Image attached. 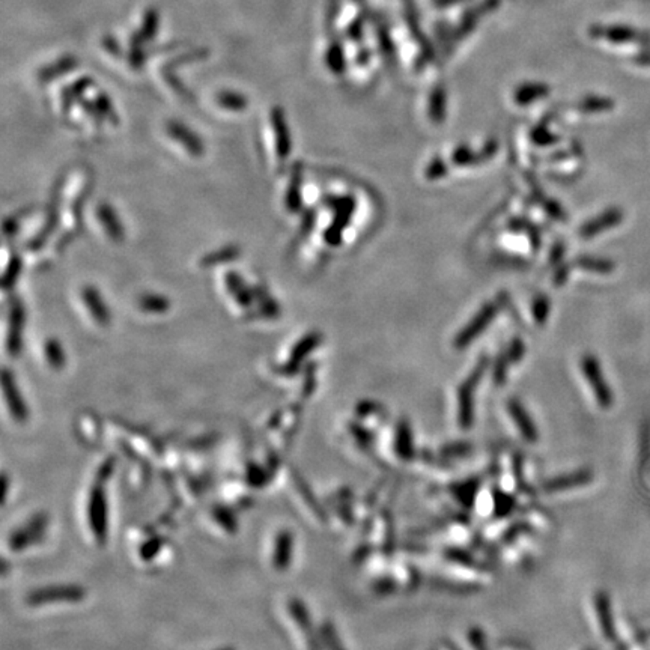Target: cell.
<instances>
[{
  "mask_svg": "<svg viewBox=\"0 0 650 650\" xmlns=\"http://www.w3.org/2000/svg\"><path fill=\"white\" fill-rule=\"evenodd\" d=\"M106 499H104V491L102 488L97 486L92 489V496H90L89 500V519H90V526H92V531L95 533V536L100 539L104 538L106 535Z\"/></svg>",
  "mask_w": 650,
  "mask_h": 650,
  "instance_id": "obj_11",
  "label": "cell"
},
{
  "mask_svg": "<svg viewBox=\"0 0 650 650\" xmlns=\"http://www.w3.org/2000/svg\"><path fill=\"white\" fill-rule=\"evenodd\" d=\"M614 102L604 97H587L580 101L578 109L584 113H601L613 109Z\"/></svg>",
  "mask_w": 650,
  "mask_h": 650,
  "instance_id": "obj_29",
  "label": "cell"
},
{
  "mask_svg": "<svg viewBox=\"0 0 650 650\" xmlns=\"http://www.w3.org/2000/svg\"><path fill=\"white\" fill-rule=\"evenodd\" d=\"M215 100L220 107L229 112H244L249 106V100L245 98V95L233 92V90H223Z\"/></svg>",
  "mask_w": 650,
  "mask_h": 650,
  "instance_id": "obj_23",
  "label": "cell"
},
{
  "mask_svg": "<svg viewBox=\"0 0 650 650\" xmlns=\"http://www.w3.org/2000/svg\"><path fill=\"white\" fill-rule=\"evenodd\" d=\"M569 270L570 267L569 265H560L557 270H555V275H554V283L557 286H562L566 280H568V276H569Z\"/></svg>",
  "mask_w": 650,
  "mask_h": 650,
  "instance_id": "obj_42",
  "label": "cell"
},
{
  "mask_svg": "<svg viewBox=\"0 0 650 650\" xmlns=\"http://www.w3.org/2000/svg\"><path fill=\"white\" fill-rule=\"evenodd\" d=\"M497 151H499V143L496 140H489L484 146V149L480 151V159H482V163L491 160Z\"/></svg>",
  "mask_w": 650,
  "mask_h": 650,
  "instance_id": "obj_41",
  "label": "cell"
},
{
  "mask_svg": "<svg viewBox=\"0 0 650 650\" xmlns=\"http://www.w3.org/2000/svg\"><path fill=\"white\" fill-rule=\"evenodd\" d=\"M44 527H46V519L41 516H36V519H32L29 524H26L23 528H20L11 536V548L21 550V548L29 547V545L33 543L35 540L41 539L43 533H44Z\"/></svg>",
  "mask_w": 650,
  "mask_h": 650,
  "instance_id": "obj_14",
  "label": "cell"
},
{
  "mask_svg": "<svg viewBox=\"0 0 650 650\" xmlns=\"http://www.w3.org/2000/svg\"><path fill=\"white\" fill-rule=\"evenodd\" d=\"M80 300L85 304V307L87 309L89 316L92 318L97 324L102 325V327H106V325L110 322V310L107 309L106 303H104L100 292L95 288H92V286H85L80 292Z\"/></svg>",
  "mask_w": 650,
  "mask_h": 650,
  "instance_id": "obj_9",
  "label": "cell"
},
{
  "mask_svg": "<svg viewBox=\"0 0 650 650\" xmlns=\"http://www.w3.org/2000/svg\"><path fill=\"white\" fill-rule=\"evenodd\" d=\"M563 252H565V245H563L562 243H557V244L553 247V250H551V261H553L554 264H557V262L562 259Z\"/></svg>",
  "mask_w": 650,
  "mask_h": 650,
  "instance_id": "obj_44",
  "label": "cell"
},
{
  "mask_svg": "<svg viewBox=\"0 0 650 650\" xmlns=\"http://www.w3.org/2000/svg\"><path fill=\"white\" fill-rule=\"evenodd\" d=\"M97 215L109 238H112L114 243H121L124 238V228L119 222L118 215L113 211V208L107 203H100V206L97 208Z\"/></svg>",
  "mask_w": 650,
  "mask_h": 650,
  "instance_id": "obj_16",
  "label": "cell"
},
{
  "mask_svg": "<svg viewBox=\"0 0 650 650\" xmlns=\"http://www.w3.org/2000/svg\"><path fill=\"white\" fill-rule=\"evenodd\" d=\"M325 59H327V65H329V68L333 71V74H342L345 71L343 48L339 41H333L329 46Z\"/></svg>",
  "mask_w": 650,
  "mask_h": 650,
  "instance_id": "obj_27",
  "label": "cell"
},
{
  "mask_svg": "<svg viewBox=\"0 0 650 650\" xmlns=\"http://www.w3.org/2000/svg\"><path fill=\"white\" fill-rule=\"evenodd\" d=\"M2 385H4V396H5V400H6V404L9 407L11 415L17 422L24 423L26 420H28L29 411H28V407H26V402L21 398V393H20L18 387H17L14 376L11 375L9 371H4Z\"/></svg>",
  "mask_w": 650,
  "mask_h": 650,
  "instance_id": "obj_5",
  "label": "cell"
},
{
  "mask_svg": "<svg viewBox=\"0 0 650 650\" xmlns=\"http://www.w3.org/2000/svg\"><path fill=\"white\" fill-rule=\"evenodd\" d=\"M550 94V87L543 83H526L523 86H519L515 89L513 92V101L519 106H528V104L535 102L538 100H542L545 97H548Z\"/></svg>",
  "mask_w": 650,
  "mask_h": 650,
  "instance_id": "obj_18",
  "label": "cell"
},
{
  "mask_svg": "<svg viewBox=\"0 0 650 650\" xmlns=\"http://www.w3.org/2000/svg\"><path fill=\"white\" fill-rule=\"evenodd\" d=\"M592 33L596 38H604V40L613 43H629L640 38L628 28H595L592 29Z\"/></svg>",
  "mask_w": 650,
  "mask_h": 650,
  "instance_id": "obj_22",
  "label": "cell"
},
{
  "mask_svg": "<svg viewBox=\"0 0 650 650\" xmlns=\"http://www.w3.org/2000/svg\"><path fill=\"white\" fill-rule=\"evenodd\" d=\"M575 264L578 268L584 271L597 272V275H608L614 270V264L602 257H593V256H580L575 259Z\"/></svg>",
  "mask_w": 650,
  "mask_h": 650,
  "instance_id": "obj_24",
  "label": "cell"
},
{
  "mask_svg": "<svg viewBox=\"0 0 650 650\" xmlns=\"http://www.w3.org/2000/svg\"><path fill=\"white\" fill-rule=\"evenodd\" d=\"M581 368L584 372V376L592 385L593 392L596 395V399L600 400L601 405H608L611 396H609V390L607 387V383L604 380V375L601 372V366L597 360L593 356H586L582 358Z\"/></svg>",
  "mask_w": 650,
  "mask_h": 650,
  "instance_id": "obj_6",
  "label": "cell"
},
{
  "mask_svg": "<svg viewBox=\"0 0 650 650\" xmlns=\"http://www.w3.org/2000/svg\"><path fill=\"white\" fill-rule=\"evenodd\" d=\"M77 67H79V60H77V58L65 56V58L56 60L55 63L44 67L40 71V75L38 77H40L41 82H50V80L58 79V77H60V75H65L71 70H75Z\"/></svg>",
  "mask_w": 650,
  "mask_h": 650,
  "instance_id": "obj_19",
  "label": "cell"
},
{
  "mask_svg": "<svg viewBox=\"0 0 650 650\" xmlns=\"http://www.w3.org/2000/svg\"><path fill=\"white\" fill-rule=\"evenodd\" d=\"M166 132L175 142L181 143V146H183L188 154L194 155V157H201L203 154V143L201 137L198 134H194V132H191L187 125L176 121H171L166 127Z\"/></svg>",
  "mask_w": 650,
  "mask_h": 650,
  "instance_id": "obj_7",
  "label": "cell"
},
{
  "mask_svg": "<svg viewBox=\"0 0 650 650\" xmlns=\"http://www.w3.org/2000/svg\"><path fill=\"white\" fill-rule=\"evenodd\" d=\"M321 342H322V336L319 333L314 331V333L306 334L303 339H300L294 345L291 357L288 358V363H286V369L297 371L298 366H300L304 361V358L310 353H314V351L321 345Z\"/></svg>",
  "mask_w": 650,
  "mask_h": 650,
  "instance_id": "obj_13",
  "label": "cell"
},
{
  "mask_svg": "<svg viewBox=\"0 0 650 650\" xmlns=\"http://www.w3.org/2000/svg\"><path fill=\"white\" fill-rule=\"evenodd\" d=\"M300 184H302L300 171H297L294 175V179H292V186L288 188V193H286V208H288V210L292 213L300 210V206H302Z\"/></svg>",
  "mask_w": 650,
  "mask_h": 650,
  "instance_id": "obj_31",
  "label": "cell"
},
{
  "mask_svg": "<svg viewBox=\"0 0 650 650\" xmlns=\"http://www.w3.org/2000/svg\"><path fill=\"white\" fill-rule=\"evenodd\" d=\"M540 203L543 206V210L547 211V214L554 218V220H558V222H565V211H563V208L558 205L555 201H550V199H540Z\"/></svg>",
  "mask_w": 650,
  "mask_h": 650,
  "instance_id": "obj_36",
  "label": "cell"
},
{
  "mask_svg": "<svg viewBox=\"0 0 650 650\" xmlns=\"http://www.w3.org/2000/svg\"><path fill=\"white\" fill-rule=\"evenodd\" d=\"M329 202L330 206H333L336 210V217L334 222L330 225L327 232H325V241L331 245H339L342 243L343 230L356 211V199L351 196H345L329 199Z\"/></svg>",
  "mask_w": 650,
  "mask_h": 650,
  "instance_id": "obj_3",
  "label": "cell"
},
{
  "mask_svg": "<svg viewBox=\"0 0 650 650\" xmlns=\"http://www.w3.org/2000/svg\"><path fill=\"white\" fill-rule=\"evenodd\" d=\"M526 354V345L524 342L519 339V337H515V339L511 342L509 349H508V358L511 363H519L521 358Z\"/></svg>",
  "mask_w": 650,
  "mask_h": 650,
  "instance_id": "obj_38",
  "label": "cell"
},
{
  "mask_svg": "<svg viewBox=\"0 0 650 650\" xmlns=\"http://www.w3.org/2000/svg\"><path fill=\"white\" fill-rule=\"evenodd\" d=\"M44 357L47 360L48 365L53 369H62L67 363V357H65V351L62 345L56 339H48L44 343Z\"/></svg>",
  "mask_w": 650,
  "mask_h": 650,
  "instance_id": "obj_26",
  "label": "cell"
},
{
  "mask_svg": "<svg viewBox=\"0 0 650 650\" xmlns=\"http://www.w3.org/2000/svg\"><path fill=\"white\" fill-rule=\"evenodd\" d=\"M159 26H160V16L159 11L155 9H148L143 16L142 21V28L134 33L132 38V48H142L146 43L152 41L154 36L159 32Z\"/></svg>",
  "mask_w": 650,
  "mask_h": 650,
  "instance_id": "obj_15",
  "label": "cell"
},
{
  "mask_svg": "<svg viewBox=\"0 0 650 650\" xmlns=\"http://www.w3.org/2000/svg\"><path fill=\"white\" fill-rule=\"evenodd\" d=\"M550 309H551V304H550V298L547 295H539L535 298V302H533V304H531V311H533V318H535V321L539 325H543L545 322H547V319L550 316Z\"/></svg>",
  "mask_w": 650,
  "mask_h": 650,
  "instance_id": "obj_34",
  "label": "cell"
},
{
  "mask_svg": "<svg viewBox=\"0 0 650 650\" xmlns=\"http://www.w3.org/2000/svg\"><path fill=\"white\" fill-rule=\"evenodd\" d=\"M146 62V53L143 48H132V53L128 56V63L132 65L133 68L139 70L143 67V63Z\"/></svg>",
  "mask_w": 650,
  "mask_h": 650,
  "instance_id": "obj_40",
  "label": "cell"
},
{
  "mask_svg": "<svg viewBox=\"0 0 650 650\" xmlns=\"http://www.w3.org/2000/svg\"><path fill=\"white\" fill-rule=\"evenodd\" d=\"M509 225H511V229H513V230L526 232L527 235L530 237V240H531L533 247H535V249H539L542 241H540L539 229L535 225L527 222V220H524V218H513V220H511Z\"/></svg>",
  "mask_w": 650,
  "mask_h": 650,
  "instance_id": "obj_33",
  "label": "cell"
},
{
  "mask_svg": "<svg viewBox=\"0 0 650 650\" xmlns=\"http://www.w3.org/2000/svg\"><path fill=\"white\" fill-rule=\"evenodd\" d=\"M488 366V358L482 357L477 366L459 388V422L462 427H470L474 415V390Z\"/></svg>",
  "mask_w": 650,
  "mask_h": 650,
  "instance_id": "obj_1",
  "label": "cell"
},
{
  "mask_svg": "<svg viewBox=\"0 0 650 650\" xmlns=\"http://www.w3.org/2000/svg\"><path fill=\"white\" fill-rule=\"evenodd\" d=\"M497 314H499L497 304L496 303H486L473 316V319L468 322L465 327L457 334V337H454V342H453L454 348L464 349L468 345H471L477 339V337L489 327V324L494 319H496Z\"/></svg>",
  "mask_w": 650,
  "mask_h": 650,
  "instance_id": "obj_2",
  "label": "cell"
},
{
  "mask_svg": "<svg viewBox=\"0 0 650 650\" xmlns=\"http://www.w3.org/2000/svg\"><path fill=\"white\" fill-rule=\"evenodd\" d=\"M139 307L149 315H161L171 309V300L160 294H146L140 297Z\"/></svg>",
  "mask_w": 650,
  "mask_h": 650,
  "instance_id": "obj_21",
  "label": "cell"
},
{
  "mask_svg": "<svg viewBox=\"0 0 650 650\" xmlns=\"http://www.w3.org/2000/svg\"><path fill=\"white\" fill-rule=\"evenodd\" d=\"M102 44H104V47H106V50H107V51H110L112 55L118 56V55L121 53L119 46H118V43H116L114 38H112V36H106V38H104Z\"/></svg>",
  "mask_w": 650,
  "mask_h": 650,
  "instance_id": "obj_43",
  "label": "cell"
},
{
  "mask_svg": "<svg viewBox=\"0 0 650 650\" xmlns=\"http://www.w3.org/2000/svg\"><path fill=\"white\" fill-rule=\"evenodd\" d=\"M238 256H240V250L237 249V247L229 245V247H225V249H222V250L214 252L211 255H206L201 261V264H202V267H214L215 264L235 261Z\"/></svg>",
  "mask_w": 650,
  "mask_h": 650,
  "instance_id": "obj_28",
  "label": "cell"
},
{
  "mask_svg": "<svg viewBox=\"0 0 650 650\" xmlns=\"http://www.w3.org/2000/svg\"><path fill=\"white\" fill-rule=\"evenodd\" d=\"M447 174H449V167L444 163V160H441V159H434L431 163L427 164L426 172H425L426 178L431 181L444 178Z\"/></svg>",
  "mask_w": 650,
  "mask_h": 650,
  "instance_id": "obj_35",
  "label": "cell"
},
{
  "mask_svg": "<svg viewBox=\"0 0 650 650\" xmlns=\"http://www.w3.org/2000/svg\"><path fill=\"white\" fill-rule=\"evenodd\" d=\"M623 220V213L619 210V208H611V210H607L605 213L600 214L596 218L590 220V222L584 223L580 229V237L581 238H593L600 233L617 226Z\"/></svg>",
  "mask_w": 650,
  "mask_h": 650,
  "instance_id": "obj_8",
  "label": "cell"
},
{
  "mask_svg": "<svg viewBox=\"0 0 650 650\" xmlns=\"http://www.w3.org/2000/svg\"><path fill=\"white\" fill-rule=\"evenodd\" d=\"M270 121H271V129H272V136H275V148L279 160H286L288 155L292 151V140H291V133L288 124H286L284 113L280 107H272L271 114H270Z\"/></svg>",
  "mask_w": 650,
  "mask_h": 650,
  "instance_id": "obj_4",
  "label": "cell"
},
{
  "mask_svg": "<svg viewBox=\"0 0 650 650\" xmlns=\"http://www.w3.org/2000/svg\"><path fill=\"white\" fill-rule=\"evenodd\" d=\"M292 555V535L291 533H282L276 543V553H275V563L276 568L283 569L291 562Z\"/></svg>",
  "mask_w": 650,
  "mask_h": 650,
  "instance_id": "obj_25",
  "label": "cell"
},
{
  "mask_svg": "<svg viewBox=\"0 0 650 650\" xmlns=\"http://www.w3.org/2000/svg\"><path fill=\"white\" fill-rule=\"evenodd\" d=\"M85 596L83 589L75 586H58V587H48L40 592H35L31 595L29 602L35 605L48 604L50 601H79Z\"/></svg>",
  "mask_w": 650,
  "mask_h": 650,
  "instance_id": "obj_10",
  "label": "cell"
},
{
  "mask_svg": "<svg viewBox=\"0 0 650 650\" xmlns=\"http://www.w3.org/2000/svg\"><path fill=\"white\" fill-rule=\"evenodd\" d=\"M427 112L429 118H431L434 124L444 122V118L447 114V95L443 87H435L432 90L431 97H429Z\"/></svg>",
  "mask_w": 650,
  "mask_h": 650,
  "instance_id": "obj_20",
  "label": "cell"
},
{
  "mask_svg": "<svg viewBox=\"0 0 650 650\" xmlns=\"http://www.w3.org/2000/svg\"><path fill=\"white\" fill-rule=\"evenodd\" d=\"M509 358L508 354H501L497 361L496 366H494V380H496L497 384H501L506 380V375H508V366H509Z\"/></svg>",
  "mask_w": 650,
  "mask_h": 650,
  "instance_id": "obj_37",
  "label": "cell"
},
{
  "mask_svg": "<svg viewBox=\"0 0 650 650\" xmlns=\"http://www.w3.org/2000/svg\"><path fill=\"white\" fill-rule=\"evenodd\" d=\"M459 2H464V0H435V4L439 6H450V5H457Z\"/></svg>",
  "mask_w": 650,
  "mask_h": 650,
  "instance_id": "obj_45",
  "label": "cell"
},
{
  "mask_svg": "<svg viewBox=\"0 0 650 650\" xmlns=\"http://www.w3.org/2000/svg\"><path fill=\"white\" fill-rule=\"evenodd\" d=\"M23 324H24V314L23 307L16 300L11 303L9 310V331H8V351L11 356H17L21 348V333H23Z\"/></svg>",
  "mask_w": 650,
  "mask_h": 650,
  "instance_id": "obj_12",
  "label": "cell"
},
{
  "mask_svg": "<svg viewBox=\"0 0 650 650\" xmlns=\"http://www.w3.org/2000/svg\"><path fill=\"white\" fill-rule=\"evenodd\" d=\"M452 163L457 166H474L482 163V159H480V152H474L470 146L461 145L452 154Z\"/></svg>",
  "mask_w": 650,
  "mask_h": 650,
  "instance_id": "obj_30",
  "label": "cell"
},
{
  "mask_svg": "<svg viewBox=\"0 0 650 650\" xmlns=\"http://www.w3.org/2000/svg\"><path fill=\"white\" fill-rule=\"evenodd\" d=\"M530 137H531V142L538 146L555 145V143H558V140H560V137L554 134L553 132H550L547 125H542V124L531 129Z\"/></svg>",
  "mask_w": 650,
  "mask_h": 650,
  "instance_id": "obj_32",
  "label": "cell"
},
{
  "mask_svg": "<svg viewBox=\"0 0 650 650\" xmlns=\"http://www.w3.org/2000/svg\"><path fill=\"white\" fill-rule=\"evenodd\" d=\"M95 104H97V107H98L101 114H106L109 119H113L114 124H116V119H118V118H116L112 102H110V100H109V97L106 94H98V97L95 100Z\"/></svg>",
  "mask_w": 650,
  "mask_h": 650,
  "instance_id": "obj_39",
  "label": "cell"
},
{
  "mask_svg": "<svg viewBox=\"0 0 650 650\" xmlns=\"http://www.w3.org/2000/svg\"><path fill=\"white\" fill-rule=\"evenodd\" d=\"M509 412L512 415L513 422L519 427V431L523 432V435L530 441H535L538 437L536 427H535V425H533V420L521 402L515 400V399L509 400Z\"/></svg>",
  "mask_w": 650,
  "mask_h": 650,
  "instance_id": "obj_17",
  "label": "cell"
}]
</instances>
